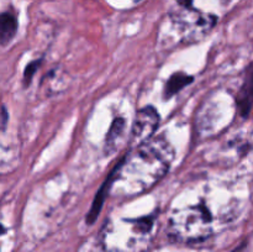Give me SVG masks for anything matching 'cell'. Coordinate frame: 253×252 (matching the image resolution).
<instances>
[{"label": "cell", "instance_id": "cell-9", "mask_svg": "<svg viewBox=\"0 0 253 252\" xmlns=\"http://www.w3.org/2000/svg\"><path fill=\"white\" fill-rule=\"evenodd\" d=\"M193 82H194V77L190 76V74L184 73V72L173 73L166 82L165 89H163V98L170 99Z\"/></svg>", "mask_w": 253, "mask_h": 252}, {"label": "cell", "instance_id": "cell-5", "mask_svg": "<svg viewBox=\"0 0 253 252\" xmlns=\"http://www.w3.org/2000/svg\"><path fill=\"white\" fill-rule=\"evenodd\" d=\"M160 125V114L152 105L145 106L136 113L130 131L131 148L153 137Z\"/></svg>", "mask_w": 253, "mask_h": 252}, {"label": "cell", "instance_id": "cell-8", "mask_svg": "<svg viewBox=\"0 0 253 252\" xmlns=\"http://www.w3.org/2000/svg\"><path fill=\"white\" fill-rule=\"evenodd\" d=\"M115 175H116V167H114L113 170L109 173V175H108V178H106L105 182H104L103 185L100 187V189H99L98 193H96L95 199H94L90 210H89L88 214H86V217H85V221L89 226H90V225H93L94 222L96 221V219H98L99 214H100L101 208H103L104 200H105L108 193L111 190V185H113Z\"/></svg>", "mask_w": 253, "mask_h": 252}, {"label": "cell", "instance_id": "cell-14", "mask_svg": "<svg viewBox=\"0 0 253 252\" xmlns=\"http://www.w3.org/2000/svg\"><path fill=\"white\" fill-rule=\"evenodd\" d=\"M132 1H133V2H136V4H137V2H141V1H142V0H132Z\"/></svg>", "mask_w": 253, "mask_h": 252}, {"label": "cell", "instance_id": "cell-2", "mask_svg": "<svg viewBox=\"0 0 253 252\" xmlns=\"http://www.w3.org/2000/svg\"><path fill=\"white\" fill-rule=\"evenodd\" d=\"M157 215L135 219H119L106 222L100 234L105 252H143L147 250L156 227Z\"/></svg>", "mask_w": 253, "mask_h": 252}, {"label": "cell", "instance_id": "cell-4", "mask_svg": "<svg viewBox=\"0 0 253 252\" xmlns=\"http://www.w3.org/2000/svg\"><path fill=\"white\" fill-rule=\"evenodd\" d=\"M168 19L185 43L199 41L217 24V16L193 6H179L168 15Z\"/></svg>", "mask_w": 253, "mask_h": 252}, {"label": "cell", "instance_id": "cell-7", "mask_svg": "<svg viewBox=\"0 0 253 252\" xmlns=\"http://www.w3.org/2000/svg\"><path fill=\"white\" fill-rule=\"evenodd\" d=\"M126 126H127V123H126L125 118L118 116L114 119L108 133H106L105 143H104V153L106 156L114 155L119 150L121 142L125 140Z\"/></svg>", "mask_w": 253, "mask_h": 252}, {"label": "cell", "instance_id": "cell-11", "mask_svg": "<svg viewBox=\"0 0 253 252\" xmlns=\"http://www.w3.org/2000/svg\"><path fill=\"white\" fill-rule=\"evenodd\" d=\"M41 63H42V59H35V61L30 62V63L27 64L26 68H25V71H24V85L25 86H27L30 83H31L32 78H34V76L36 74L37 69L40 68Z\"/></svg>", "mask_w": 253, "mask_h": 252}, {"label": "cell", "instance_id": "cell-1", "mask_svg": "<svg viewBox=\"0 0 253 252\" xmlns=\"http://www.w3.org/2000/svg\"><path fill=\"white\" fill-rule=\"evenodd\" d=\"M173 160L174 150L165 136L150 138L119 160L111 188L126 197L141 194L167 174Z\"/></svg>", "mask_w": 253, "mask_h": 252}, {"label": "cell", "instance_id": "cell-13", "mask_svg": "<svg viewBox=\"0 0 253 252\" xmlns=\"http://www.w3.org/2000/svg\"><path fill=\"white\" fill-rule=\"evenodd\" d=\"M5 232H6V229H5V227L2 226L1 224H0V236H2V235H4Z\"/></svg>", "mask_w": 253, "mask_h": 252}, {"label": "cell", "instance_id": "cell-10", "mask_svg": "<svg viewBox=\"0 0 253 252\" xmlns=\"http://www.w3.org/2000/svg\"><path fill=\"white\" fill-rule=\"evenodd\" d=\"M17 32V19L11 12L0 14V44L6 46L14 40Z\"/></svg>", "mask_w": 253, "mask_h": 252}, {"label": "cell", "instance_id": "cell-12", "mask_svg": "<svg viewBox=\"0 0 253 252\" xmlns=\"http://www.w3.org/2000/svg\"><path fill=\"white\" fill-rule=\"evenodd\" d=\"M179 6H192L193 0H177Z\"/></svg>", "mask_w": 253, "mask_h": 252}, {"label": "cell", "instance_id": "cell-6", "mask_svg": "<svg viewBox=\"0 0 253 252\" xmlns=\"http://www.w3.org/2000/svg\"><path fill=\"white\" fill-rule=\"evenodd\" d=\"M236 108L242 119H247L253 108V62L245 69L244 81L235 96Z\"/></svg>", "mask_w": 253, "mask_h": 252}, {"label": "cell", "instance_id": "cell-3", "mask_svg": "<svg viewBox=\"0 0 253 252\" xmlns=\"http://www.w3.org/2000/svg\"><path fill=\"white\" fill-rule=\"evenodd\" d=\"M214 214L207 200L174 210L168 222V236L177 242L197 244L212 235Z\"/></svg>", "mask_w": 253, "mask_h": 252}]
</instances>
